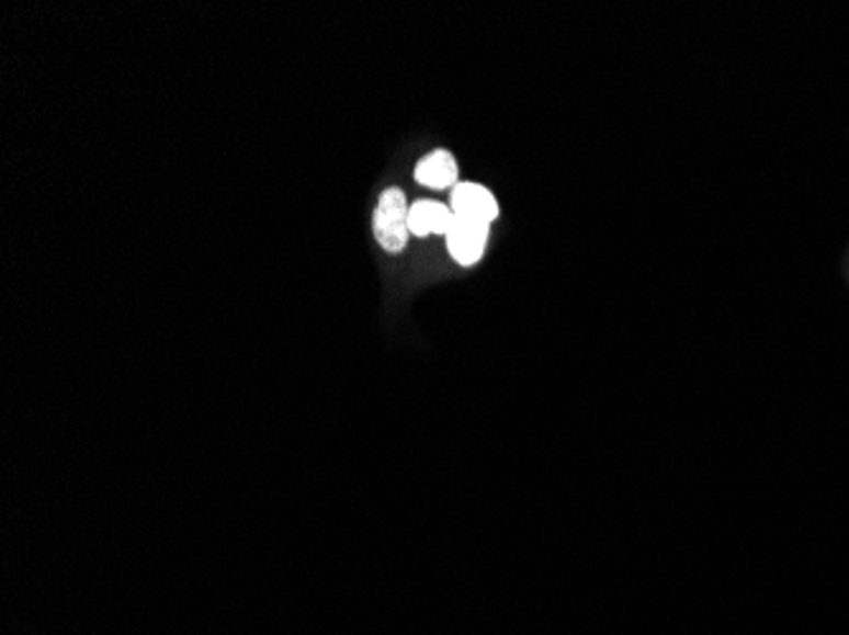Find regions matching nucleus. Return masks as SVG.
Segmentation results:
<instances>
[{"label":"nucleus","mask_w":849,"mask_h":635,"mask_svg":"<svg viewBox=\"0 0 849 635\" xmlns=\"http://www.w3.org/2000/svg\"><path fill=\"white\" fill-rule=\"evenodd\" d=\"M374 239L387 254H399L410 242V204L403 189L382 191L372 219Z\"/></svg>","instance_id":"nucleus-1"},{"label":"nucleus","mask_w":849,"mask_h":635,"mask_svg":"<svg viewBox=\"0 0 849 635\" xmlns=\"http://www.w3.org/2000/svg\"><path fill=\"white\" fill-rule=\"evenodd\" d=\"M445 245L448 252H451V257L461 268H474V264L480 262V257L486 254L488 224L459 219V216H455L453 227L448 229L445 235Z\"/></svg>","instance_id":"nucleus-2"},{"label":"nucleus","mask_w":849,"mask_h":635,"mask_svg":"<svg viewBox=\"0 0 849 635\" xmlns=\"http://www.w3.org/2000/svg\"><path fill=\"white\" fill-rule=\"evenodd\" d=\"M451 212L459 219L480 222L491 227V222L499 219V201L486 186L474 181H461L451 191Z\"/></svg>","instance_id":"nucleus-3"},{"label":"nucleus","mask_w":849,"mask_h":635,"mask_svg":"<svg viewBox=\"0 0 849 635\" xmlns=\"http://www.w3.org/2000/svg\"><path fill=\"white\" fill-rule=\"evenodd\" d=\"M415 181L424 189H435V191H445V189H455L459 186V160L451 150H432L418 160L415 166Z\"/></svg>","instance_id":"nucleus-4"},{"label":"nucleus","mask_w":849,"mask_h":635,"mask_svg":"<svg viewBox=\"0 0 849 635\" xmlns=\"http://www.w3.org/2000/svg\"><path fill=\"white\" fill-rule=\"evenodd\" d=\"M455 214L451 206L440 204V201L422 199L410 204V235L412 237H445L448 229L453 227Z\"/></svg>","instance_id":"nucleus-5"}]
</instances>
